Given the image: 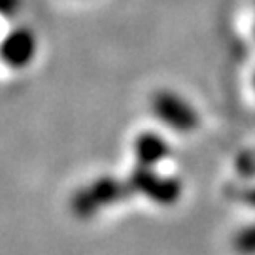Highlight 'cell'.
<instances>
[{
    "mask_svg": "<svg viewBox=\"0 0 255 255\" xmlns=\"http://www.w3.org/2000/svg\"><path fill=\"white\" fill-rule=\"evenodd\" d=\"M118 195H121L118 185L110 182H99L95 183L91 189H85L74 197L72 210L78 216H89L104 204H110L108 201L116 199Z\"/></svg>",
    "mask_w": 255,
    "mask_h": 255,
    "instance_id": "obj_1",
    "label": "cell"
},
{
    "mask_svg": "<svg viewBox=\"0 0 255 255\" xmlns=\"http://www.w3.org/2000/svg\"><path fill=\"white\" fill-rule=\"evenodd\" d=\"M237 246L242 252H255V229H250L248 233H244L238 238Z\"/></svg>",
    "mask_w": 255,
    "mask_h": 255,
    "instance_id": "obj_2",
    "label": "cell"
}]
</instances>
